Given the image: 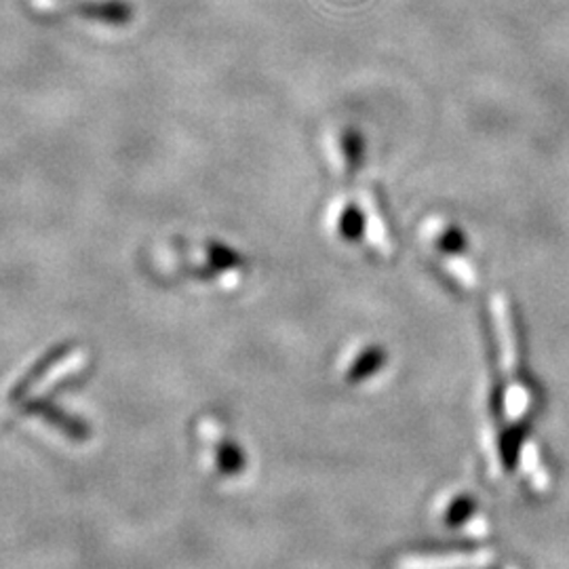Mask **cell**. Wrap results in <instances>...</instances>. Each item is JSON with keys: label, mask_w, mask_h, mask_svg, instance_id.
<instances>
[{"label": "cell", "mask_w": 569, "mask_h": 569, "mask_svg": "<svg viewBox=\"0 0 569 569\" xmlns=\"http://www.w3.org/2000/svg\"><path fill=\"white\" fill-rule=\"evenodd\" d=\"M345 157L350 171H355L357 167H361V161H363V138H361V133H357V131H346Z\"/></svg>", "instance_id": "6da1fadb"}, {"label": "cell", "mask_w": 569, "mask_h": 569, "mask_svg": "<svg viewBox=\"0 0 569 569\" xmlns=\"http://www.w3.org/2000/svg\"><path fill=\"white\" fill-rule=\"evenodd\" d=\"M363 224H366V220H363L361 211L357 207H348L340 220V232L345 234L346 239L352 241L363 234Z\"/></svg>", "instance_id": "7a4b0ae2"}, {"label": "cell", "mask_w": 569, "mask_h": 569, "mask_svg": "<svg viewBox=\"0 0 569 569\" xmlns=\"http://www.w3.org/2000/svg\"><path fill=\"white\" fill-rule=\"evenodd\" d=\"M439 247L446 249L449 253H458V251L465 249V237H462L460 230H448V232L441 237Z\"/></svg>", "instance_id": "3957f363"}]
</instances>
